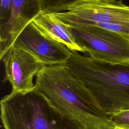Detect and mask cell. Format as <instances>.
<instances>
[{
    "instance_id": "cell-12",
    "label": "cell",
    "mask_w": 129,
    "mask_h": 129,
    "mask_svg": "<svg viewBox=\"0 0 129 129\" xmlns=\"http://www.w3.org/2000/svg\"><path fill=\"white\" fill-rule=\"evenodd\" d=\"M79 24H86L92 25L97 26L102 28L107 29L112 31L115 32L123 35L129 37V25H119V24H102L90 22H83Z\"/></svg>"
},
{
    "instance_id": "cell-2",
    "label": "cell",
    "mask_w": 129,
    "mask_h": 129,
    "mask_svg": "<svg viewBox=\"0 0 129 129\" xmlns=\"http://www.w3.org/2000/svg\"><path fill=\"white\" fill-rule=\"evenodd\" d=\"M109 116L129 109V64L112 63L72 50L64 63Z\"/></svg>"
},
{
    "instance_id": "cell-4",
    "label": "cell",
    "mask_w": 129,
    "mask_h": 129,
    "mask_svg": "<svg viewBox=\"0 0 129 129\" xmlns=\"http://www.w3.org/2000/svg\"><path fill=\"white\" fill-rule=\"evenodd\" d=\"M66 25L71 28L83 53L112 63L129 64V37L95 25Z\"/></svg>"
},
{
    "instance_id": "cell-13",
    "label": "cell",
    "mask_w": 129,
    "mask_h": 129,
    "mask_svg": "<svg viewBox=\"0 0 129 129\" xmlns=\"http://www.w3.org/2000/svg\"><path fill=\"white\" fill-rule=\"evenodd\" d=\"M0 26L4 25L10 16L13 0H0Z\"/></svg>"
},
{
    "instance_id": "cell-6",
    "label": "cell",
    "mask_w": 129,
    "mask_h": 129,
    "mask_svg": "<svg viewBox=\"0 0 129 129\" xmlns=\"http://www.w3.org/2000/svg\"><path fill=\"white\" fill-rule=\"evenodd\" d=\"M13 45L28 52L45 66L65 63L72 52L64 44L42 33L33 21L22 31Z\"/></svg>"
},
{
    "instance_id": "cell-10",
    "label": "cell",
    "mask_w": 129,
    "mask_h": 129,
    "mask_svg": "<svg viewBox=\"0 0 129 129\" xmlns=\"http://www.w3.org/2000/svg\"><path fill=\"white\" fill-rule=\"evenodd\" d=\"M44 13H55L65 11L74 3L82 0H40ZM123 1V0H122Z\"/></svg>"
},
{
    "instance_id": "cell-1",
    "label": "cell",
    "mask_w": 129,
    "mask_h": 129,
    "mask_svg": "<svg viewBox=\"0 0 129 129\" xmlns=\"http://www.w3.org/2000/svg\"><path fill=\"white\" fill-rule=\"evenodd\" d=\"M35 84L60 111L84 129L117 128L92 93L64 63L44 66Z\"/></svg>"
},
{
    "instance_id": "cell-11",
    "label": "cell",
    "mask_w": 129,
    "mask_h": 129,
    "mask_svg": "<svg viewBox=\"0 0 129 129\" xmlns=\"http://www.w3.org/2000/svg\"><path fill=\"white\" fill-rule=\"evenodd\" d=\"M109 118L116 127L129 129V109L120 110Z\"/></svg>"
},
{
    "instance_id": "cell-9",
    "label": "cell",
    "mask_w": 129,
    "mask_h": 129,
    "mask_svg": "<svg viewBox=\"0 0 129 129\" xmlns=\"http://www.w3.org/2000/svg\"><path fill=\"white\" fill-rule=\"evenodd\" d=\"M33 22L42 33L49 38L64 44L71 50L83 52V49L75 41L71 28L53 14L42 13L36 17Z\"/></svg>"
},
{
    "instance_id": "cell-5",
    "label": "cell",
    "mask_w": 129,
    "mask_h": 129,
    "mask_svg": "<svg viewBox=\"0 0 129 129\" xmlns=\"http://www.w3.org/2000/svg\"><path fill=\"white\" fill-rule=\"evenodd\" d=\"M52 14L66 25L86 22L129 25V6L122 0H82L65 11Z\"/></svg>"
},
{
    "instance_id": "cell-8",
    "label": "cell",
    "mask_w": 129,
    "mask_h": 129,
    "mask_svg": "<svg viewBox=\"0 0 129 129\" xmlns=\"http://www.w3.org/2000/svg\"><path fill=\"white\" fill-rule=\"evenodd\" d=\"M42 13L40 0H13L9 18L0 26V58L25 27Z\"/></svg>"
},
{
    "instance_id": "cell-7",
    "label": "cell",
    "mask_w": 129,
    "mask_h": 129,
    "mask_svg": "<svg viewBox=\"0 0 129 129\" xmlns=\"http://www.w3.org/2000/svg\"><path fill=\"white\" fill-rule=\"evenodd\" d=\"M1 59L5 65V79L12 86L11 92H25L34 89V78L45 66L28 52L13 45Z\"/></svg>"
},
{
    "instance_id": "cell-3",
    "label": "cell",
    "mask_w": 129,
    "mask_h": 129,
    "mask_svg": "<svg viewBox=\"0 0 129 129\" xmlns=\"http://www.w3.org/2000/svg\"><path fill=\"white\" fill-rule=\"evenodd\" d=\"M1 118L4 129H84L60 111L36 86L4 96Z\"/></svg>"
},
{
    "instance_id": "cell-14",
    "label": "cell",
    "mask_w": 129,
    "mask_h": 129,
    "mask_svg": "<svg viewBox=\"0 0 129 129\" xmlns=\"http://www.w3.org/2000/svg\"><path fill=\"white\" fill-rule=\"evenodd\" d=\"M114 129H126V128H116Z\"/></svg>"
}]
</instances>
